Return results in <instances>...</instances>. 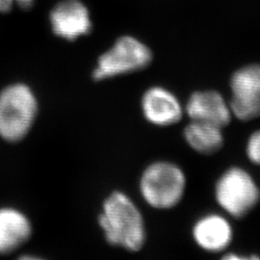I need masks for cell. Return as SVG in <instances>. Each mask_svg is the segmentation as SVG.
Wrapping results in <instances>:
<instances>
[{
    "label": "cell",
    "mask_w": 260,
    "mask_h": 260,
    "mask_svg": "<svg viewBox=\"0 0 260 260\" xmlns=\"http://www.w3.org/2000/svg\"><path fill=\"white\" fill-rule=\"evenodd\" d=\"M98 223L105 241L113 247L137 252L147 241L142 211L129 196L121 190L113 191L104 199Z\"/></svg>",
    "instance_id": "6da1fadb"
},
{
    "label": "cell",
    "mask_w": 260,
    "mask_h": 260,
    "mask_svg": "<svg viewBox=\"0 0 260 260\" xmlns=\"http://www.w3.org/2000/svg\"><path fill=\"white\" fill-rule=\"evenodd\" d=\"M39 114L35 91L24 82H14L0 90V138L7 143L25 139Z\"/></svg>",
    "instance_id": "7a4b0ae2"
},
{
    "label": "cell",
    "mask_w": 260,
    "mask_h": 260,
    "mask_svg": "<svg viewBox=\"0 0 260 260\" xmlns=\"http://www.w3.org/2000/svg\"><path fill=\"white\" fill-rule=\"evenodd\" d=\"M187 177L183 169L169 160H156L145 168L138 188L147 205L157 210H170L185 195Z\"/></svg>",
    "instance_id": "3957f363"
},
{
    "label": "cell",
    "mask_w": 260,
    "mask_h": 260,
    "mask_svg": "<svg viewBox=\"0 0 260 260\" xmlns=\"http://www.w3.org/2000/svg\"><path fill=\"white\" fill-rule=\"evenodd\" d=\"M153 60L151 49L139 39L121 36L99 57L92 78L100 82L147 69Z\"/></svg>",
    "instance_id": "277c9868"
},
{
    "label": "cell",
    "mask_w": 260,
    "mask_h": 260,
    "mask_svg": "<svg viewBox=\"0 0 260 260\" xmlns=\"http://www.w3.org/2000/svg\"><path fill=\"white\" fill-rule=\"evenodd\" d=\"M215 199L224 212L243 218L260 201V190L251 175L239 167L226 170L215 185Z\"/></svg>",
    "instance_id": "5b68a950"
},
{
    "label": "cell",
    "mask_w": 260,
    "mask_h": 260,
    "mask_svg": "<svg viewBox=\"0 0 260 260\" xmlns=\"http://www.w3.org/2000/svg\"><path fill=\"white\" fill-rule=\"evenodd\" d=\"M233 116L243 121L260 118V65L242 67L231 79Z\"/></svg>",
    "instance_id": "8992f818"
},
{
    "label": "cell",
    "mask_w": 260,
    "mask_h": 260,
    "mask_svg": "<svg viewBox=\"0 0 260 260\" xmlns=\"http://www.w3.org/2000/svg\"><path fill=\"white\" fill-rule=\"evenodd\" d=\"M141 111L146 121L158 127L175 125L185 115L179 99L163 86H151L144 92L141 98Z\"/></svg>",
    "instance_id": "52a82bcc"
},
{
    "label": "cell",
    "mask_w": 260,
    "mask_h": 260,
    "mask_svg": "<svg viewBox=\"0 0 260 260\" xmlns=\"http://www.w3.org/2000/svg\"><path fill=\"white\" fill-rule=\"evenodd\" d=\"M52 32L69 42L89 35L93 30L90 12L80 0H62L49 15Z\"/></svg>",
    "instance_id": "ba28073f"
},
{
    "label": "cell",
    "mask_w": 260,
    "mask_h": 260,
    "mask_svg": "<svg viewBox=\"0 0 260 260\" xmlns=\"http://www.w3.org/2000/svg\"><path fill=\"white\" fill-rule=\"evenodd\" d=\"M185 114L190 121H204L223 128L233 118L230 103L223 95L214 90L196 91L189 96Z\"/></svg>",
    "instance_id": "9c48e42d"
},
{
    "label": "cell",
    "mask_w": 260,
    "mask_h": 260,
    "mask_svg": "<svg viewBox=\"0 0 260 260\" xmlns=\"http://www.w3.org/2000/svg\"><path fill=\"white\" fill-rule=\"evenodd\" d=\"M33 234L26 214L14 206H0V255H8L25 245Z\"/></svg>",
    "instance_id": "30bf717a"
},
{
    "label": "cell",
    "mask_w": 260,
    "mask_h": 260,
    "mask_svg": "<svg viewBox=\"0 0 260 260\" xmlns=\"http://www.w3.org/2000/svg\"><path fill=\"white\" fill-rule=\"evenodd\" d=\"M192 237L202 250L221 252L233 241V228L222 215L206 214L196 221L192 229Z\"/></svg>",
    "instance_id": "8fae6325"
},
{
    "label": "cell",
    "mask_w": 260,
    "mask_h": 260,
    "mask_svg": "<svg viewBox=\"0 0 260 260\" xmlns=\"http://www.w3.org/2000/svg\"><path fill=\"white\" fill-rule=\"evenodd\" d=\"M186 144L196 152L211 155L223 148V128L204 121H190L183 129Z\"/></svg>",
    "instance_id": "7c38bea8"
},
{
    "label": "cell",
    "mask_w": 260,
    "mask_h": 260,
    "mask_svg": "<svg viewBox=\"0 0 260 260\" xmlns=\"http://www.w3.org/2000/svg\"><path fill=\"white\" fill-rule=\"evenodd\" d=\"M248 158L255 165L260 166V130L253 132L250 136L246 147Z\"/></svg>",
    "instance_id": "4fadbf2b"
},
{
    "label": "cell",
    "mask_w": 260,
    "mask_h": 260,
    "mask_svg": "<svg viewBox=\"0 0 260 260\" xmlns=\"http://www.w3.org/2000/svg\"><path fill=\"white\" fill-rule=\"evenodd\" d=\"M34 2L35 0H0V13H8L15 5H18L21 9H31Z\"/></svg>",
    "instance_id": "5bb4252c"
}]
</instances>
